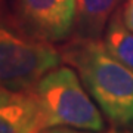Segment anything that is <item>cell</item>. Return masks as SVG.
<instances>
[{
  "instance_id": "2",
  "label": "cell",
  "mask_w": 133,
  "mask_h": 133,
  "mask_svg": "<svg viewBox=\"0 0 133 133\" xmlns=\"http://www.w3.org/2000/svg\"><path fill=\"white\" fill-rule=\"evenodd\" d=\"M43 115L44 127H71L105 132L99 108L83 89L74 68L56 66L46 72L33 89Z\"/></svg>"
},
{
  "instance_id": "4",
  "label": "cell",
  "mask_w": 133,
  "mask_h": 133,
  "mask_svg": "<svg viewBox=\"0 0 133 133\" xmlns=\"http://www.w3.org/2000/svg\"><path fill=\"white\" fill-rule=\"evenodd\" d=\"M76 8L77 0H15L14 16L36 38L59 43L74 33Z\"/></svg>"
},
{
  "instance_id": "3",
  "label": "cell",
  "mask_w": 133,
  "mask_h": 133,
  "mask_svg": "<svg viewBox=\"0 0 133 133\" xmlns=\"http://www.w3.org/2000/svg\"><path fill=\"white\" fill-rule=\"evenodd\" d=\"M61 62L59 49L27 33L14 14L0 10V89L31 90Z\"/></svg>"
},
{
  "instance_id": "1",
  "label": "cell",
  "mask_w": 133,
  "mask_h": 133,
  "mask_svg": "<svg viewBox=\"0 0 133 133\" xmlns=\"http://www.w3.org/2000/svg\"><path fill=\"white\" fill-rule=\"evenodd\" d=\"M62 62L77 71L89 95L115 127L133 124V71L114 58L101 38L71 36L59 48Z\"/></svg>"
},
{
  "instance_id": "10",
  "label": "cell",
  "mask_w": 133,
  "mask_h": 133,
  "mask_svg": "<svg viewBox=\"0 0 133 133\" xmlns=\"http://www.w3.org/2000/svg\"><path fill=\"white\" fill-rule=\"evenodd\" d=\"M0 3H2V0H0Z\"/></svg>"
},
{
  "instance_id": "8",
  "label": "cell",
  "mask_w": 133,
  "mask_h": 133,
  "mask_svg": "<svg viewBox=\"0 0 133 133\" xmlns=\"http://www.w3.org/2000/svg\"><path fill=\"white\" fill-rule=\"evenodd\" d=\"M121 15H123V21L127 25V28L133 31V0H124Z\"/></svg>"
},
{
  "instance_id": "5",
  "label": "cell",
  "mask_w": 133,
  "mask_h": 133,
  "mask_svg": "<svg viewBox=\"0 0 133 133\" xmlns=\"http://www.w3.org/2000/svg\"><path fill=\"white\" fill-rule=\"evenodd\" d=\"M43 115L31 90L0 89V133H42Z\"/></svg>"
},
{
  "instance_id": "7",
  "label": "cell",
  "mask_w": 133,
  "mask_h": 133,
  "mask_svg": "<svg viewBox=\"0 0 133 133\" xmlns=\"http://www.w3.org/2000/svg\"><path fill=\"white\" fill-rule=\"evenodd\" d=\"M104 44L109 53L133 71V31L124 24L121 10H117L105 28Z\"/></svg>"
},
{
  "instance_id": "6",
  "label": "cell",
  "mask_w": 133,
  "mask_h": 133,
  "mask_svg": "<svg viewBox=\"0 0 133 133\" xmlns=\"http://www.w3.org/2000/svg\"><path fill=\"white\" fill-rule=\"evenodd\" d=\"M124 0H77L74 36L101 38L112 15Z\"/></svg>"
},
{
  "instance_id": "9",
  "label": "cell",
  "mask_w": 133,
  "mask_h": 133,
  "mask_svg": "<svg viewBox=\"0 0 133 133\" xmlns=\"http://www.w3.org/2000/svg\"><path fill=\"white\" fill-rule=\"evenodd\" d=\"M42 133H86V132H80L78 129L74 130L71 127H50L43 130ZM95 133H130L127 130H109V132H95Z\"/></svg>"
}]
</instances>
